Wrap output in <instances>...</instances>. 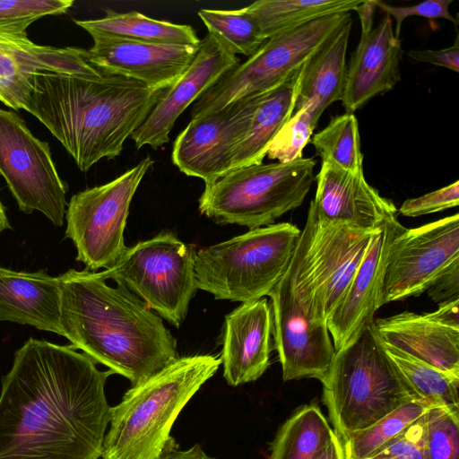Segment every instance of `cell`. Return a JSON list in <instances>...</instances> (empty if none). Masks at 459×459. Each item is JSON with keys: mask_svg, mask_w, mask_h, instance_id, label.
<instances>
[{"mask_svg": "<svg viewBox=\"0 0 459 459\" xmlns=\"http://www.w3.org/2000/svg\"><path fill=\"white\" fill-rule=\"evenodd\" d=\"M114 374L72 345L28 339L0 393V459H99Z\"/></svg>", "mask_w": 459, "mask_h": 459, "instance_id": "1", "label": "cell"}, {"mask_svg": "<svg viewBox=\"0 0 459 459\" xmlns=\"http://www.w3.org/2000/svg\"><path fill=\"white\" fill-rule=\"evenodd\" d=\"M258 94L195 118L173 143L172 161L189 177L212 184L231 171L234 150L242 140Z\"/></svg>", "mask_w": 459, "mask_h": 459, "instance_id": "15", "label": "cell"}, {"mask_svg": "<svg viewBox=\"0 0 459 459\" xmlns=\"http://www.w3.org/2000/svg\"><path fill=\"white\" fill-rule=\"evenodd\" d=\"M394 218L374 235L346 292L327 318L335 351L352 342L374 321L382 305V289L391 245L404 229Z\"/></svg>", "mask_w": 459, "mask_h": 459, "instance_id": "19", "label": "cell"}, {"mask_svg": "<svg viewBox=\"0 0 459 459\" xmlns=\"http://www.w3.org/2000/svg\"><path fill=\"white\" fill-rule=\"evenodd\" d=\"M316 125L307 107L296 110L273 138L266 156L281 163H289L302 158L303 149L310 140Z\"/></svg>", "mask_w": 459, "mask_h": 459, "instance_id": "34", "label": "cell"}, {"mask_svg": "<svg viewBox=\"0 0 459 459\" xmlns=\"http://www.w3.org/2000/svg\"><path fill=\"white\" fill-rule=\"evenodd\" d=\"M453 0H427L411 6H393L384 2L375 0L377 7L382 9L390 17L395 20L394 35L400 39L402 24L405 18L410 16H421L428 19L442 18L452 22L455 26L457 20L448 11Z\"/></svg>", "mask_w": 459, "mask_h": 459, "instance_id": "39", "label": "cell"}, {"mask_svg": "<svg viewBox=\"0 0 459 459\" xmlns=\"http://www.w3.org/2000/svg\"><path fill=\"white\" fill-rule=\"evenodd\" d=\"M381 342L386 355L419 399L434 406L459 409V376Z\"/></svg>", "mask_w": 459, "mask_h": 459, "instance_id": "30", "label": "cell"}, {"mask_svg": "<svg viewBox=\"0 0 459 459\" xmlns=\"http://www.w3.org/2000/svg\"><path fill=\"white\" fill-rule=\"evenodd\" d=\"M313 158L289 163L256 164L234 169L205 185L199 212L217 224L249 230L275 222L300 206L316 180Z\"/></svg>", "mask_w": 459, "mask_h": 459, "instance_id": "7", "label": "cell"}, {"mask_svg": "<svg viewBox=\"0 0 459 459\" xmlns=\"http://www.w3.org/2000/svg\"><path fill=\"white\" fill-rule=\"evenodd\" d=\"M160 459H215L207 455L199 445H195L188 450H173L165 454Z\"/></svg>", "mask_w": 459, "mask_h": 459, "instance_id": "44", "label": "cell"}, {"mask_svg": "<svg viewBox=\"0 0 459 459\" xmlns=\"http://www.w3.org/2000/svg\"><path fill=\"white\" fill-rule=\"evenodd\" d=\"M322 161L330 162L352 173H362L363 155L359 124L351 113L334 117L312 139Z\"/></svg>", "mask_w": 459, "mask_h": 459, "instance_id": "32", "label": "cell"}, {"mask_svg": "<svg viewBox=\"0 0 459 459\" xmlns=\"http://www.w3.org/2000/svg\"><path fill=\"white\" fill-rule=\"evenodd\" d=\"M376 8L375 0H362L357 6L355 11L358 13L360 20L361 32L369 31L373 28V17Z\"/></svg>", "mask_w": 459, "mask_h": 459, "instance_id": "43", "label": "cell"}, {"mask_svg": "<svg viewBox=\"0 0 459 459\" xmlns=\"http://www.w3.org/2000/svg\"><path fill=\"white\" fill-rule=\"evenodd\" d=\"M316 190L310 202L318 218L368 231L397 218L394 204L370 186L362 173H352L322 161L316 177Z\"/></svg>", "mask_w": 459, "mask_h": 459, "instance_id": "20", "label": "cell"}, {"mask_svg": "<svg viewBox=\"0 0 459 459\" xmlns=\"http://www.w3.org/2000/svg\"><path fill=\"white\" fill-rule=\"evenodd\" d=\"M362 0H259L246 6L265 39L334 13L355 11Z\"/></svg>", "mask_w": 459, "mask_h": 459, "instance_id": "28", "label": "cell"}, {"mask_svg": "<svg viewBox=\"0 0 459 459\" xmlns=\"http://www.w3.org/2000/svg\"><path fill=\"white\" fill-rule=\"evenodd\" d=\"M221 359L210 354L180 357L111 408L102 459H160L177 449L170 437L179 412L218 370Z\"/></svg>", "mask_w": 459, "mask_h": 459, "instance_id": "4", "label": "cell"}, {"mask_svg": "<svg viewBox=\"0 0 459 459\" xmlns=\"http://www.w3.org/2000/svg\"><path fill=\"white\" fill-rule=\"evenodd\" d=\"M239 63L213 35L201 39L195 56L183 74L161 94L143 123L130 138L136 149L145 145L157 149L167 143L178 118L230 68Z\"/></svg>", "mask_w": 459, "mask_h": 459, "instance_id": "17", "label": "cell"}, {"mask_svg": "<svg viewBox=\"0 0 459 459\" xmlns=\"http://www.w3.org/2000/svg\"><path fill=\"white\" fill-rule=\"evenodd\" d=\"M165 90L123 76L36 75L24 110L56 138L82 172L115 159Z\"/></svg>", "mask_w": 459, "mask_h": 459, "instance_id": "3", "label": "cell"}, {"mask_svg": "<svg viewBox=\"0 0 459 459\" xmlns=\"http://www.w3.org/2000/svg\"><path fill=\"white\" fill-rule=\"evenodd\" d=\"M408 56L419 63H429L431 65L443 66L455 73L459 72V43L458 37L455 44L440 50H415L408 52Z\"/></svg>", "mask_w": 459, "mask_h": 459, "instance_id": "41", "label": "cell"}, {"mask_svg": "<svg viewBox=\"0 0 459 459\" xmlns=\"http://www.w3.org/2000/svg\"><path fill=\"white\" fill-rule=\"evenodd\" d=\"M459 261V214L418 228H404L394 239L385 268L382 305L417 297Z\"/></svg>", "mask_w": 459, "mask_h": 459, "instance_id": "14", "label": "cell"}, {"mask_svg": "<svg viewBox=\"0 0 459 459\" xmlns=\"http://www.w3.org/2000/svg\"><path fill=\"white\" fill-rule=\"evenodd\" d=\"M58 277L61 335L96 363L135 386L178 358L161 317L126 288L108 285L100 272Z\"/></svg>", "mask_w": 459, "mask_h": 459, "instance_id": "2", "label": "cell"}, {"mask_svg": "<svg viewBox=\"0 0 459 459\" xmlns=\"http://www.w3.org/2000/svg\"><path fill=\"white\" fill-rule=\"evenodd\" d=\"M425 315L439 324L459 329V299L439 304L437 310Z\"/></svg>", "mask_w": 459, "mask_h": 459, "instance_id": "42", "label": "cell"}, {"mask_svg": "<svg viewBox=\"0 0 459 459\" xmlns=\"http://www.w3.org/2000/svg\"><path fill=\"white\" fill-rule=\"evenodd\" d=\"M427 413L369 459H429Z\"/></svg>", "mask_w": 459, "mask_h": 459, "instance_id": "37", "label": "cell"}, {"mask_svg": "<svg viewBox=\"0 0 459 459\" xmlns=\"http://www.w3.org/2000/svg\"><path fill=\"white\" fill-rule=\"evenodd\" d=\"M351 26L350 13L299 69L295 109L307 107L316 123L329 105L342 100Z\"/></svg>", "mask_w": 459, "mask_h": 459, "instance_id": "25", "label": "cell"}, {"mask_svg": "<svg viewBox=\"0 0 459 459\" xmlns=\"http://www.w3.org/2000/svg\"><path fill=\"white\" fill-rule=\"evenodd\" d=\"M193 246L172 232L127 247L112 267L100 272L103 279L121 284L160 316L179 327L197 290Z\"/></svg>", "mask_w": 459, "mask_h": 459, "instance_id": "8", "label": "cell"}, {"mask_svg": "<svg viewBox=\"0 0 459 459\" xmlns=\"http://www.w3.org/2000/svg\"><path fill=\"white\" fill-rule=\"evenodd\" d=\"M459 204V181L419 197L405 200L399 212L407 217H418L456 207Z\"/></svg>", "mask_w": 459, "mask_h": 459, "instance_id": "38", "label": "cell"}, {"mask_svg": "<svg viewBox=\"0 0 459 459\" xmlns=\"http://www.w3.org/2000/svg\"><path fill=\"white\" fill-rule=\"evenodd\" d=\"M60 301L58 276L0 266V321L61 335Z\"/></svg>", "mask_w": 459, "mask_h": 459, "instance_id": "23", "label": "cell"}, {"mask_svg": "<svg viewBox=\"0 0 459 459\" xmlns=\"http://www.w3.org/2000/svg\"><path fill=\"white\" fill-rule=\"evenodd\" d=\"M273 316L265 298L242 303L225 316L223 377L232 386L255 381L270 364Z\"/></svg>", "mask_w": 459, "mask_h": 459, "instance_id": "21", "label": "cell"}, {"mask_svg": "<svg viewBox=\"0 0 459 459\" xmlns=\"http://www.w3.org/2000/svg\"><path fill=\"white\" fill-rule=\"evenodd\" d=\"M373 323L383 342L459 376V329L433 321L425 314L407 311Z\"/></svg>", "mask_w": 459, "mask_h": 459, "instance_id": "24", "label": "cell"}, {"mask_svg": "<svg viewBox=\"0 0 459 459\" xmlns=\"http://www.w3.org/2000/svg\"><path fill=\"white\" fill-rule=\"evenodd\" d=\"M373 322L335 351L321 380L324 403L341 440L419 399L386 355Z\"/></svg>", "mask_w": 459, "mask_h": 459, "instance_id": "5", "label": "cell"}, {"mask_svg": "<svg viewBox=\"0 0 459 459\" xmlns=\"http://www.w3.org/2000/svg\"><path fill=\"white\" fill-rule=\"evenodd\" d=\"M377 231L329 222L308 209L295 254L314 290L317 315L325 322L346 292Z\"/></svg>", "mask_w": 459, "mask_h": 459, "instance_id": "13", "label": "cell"}, {"mask_svg": "<svg viewBox=\"0 0 459 459\" xmlns=\"http://www.w3.org/2000/svg\"><path fill=\"white\" fill-rule=\"evenodd\" d=\"M301 230L290 222L249 230L195 253L196 287L241 303L268 296L286 273Z\"/></svg>", "mask_w": 459, "mask_h": 459, "instance_id": "6", "label": "cell"}, {"mask_svg": "<svg viewBox=\"0 0 459 459\" xmlns=\"http://www.w3.org/2000/svg\"><path fill=\"white\" fill-rule=\"evenodd\" d=\"M434 406L415 399L407 402L373 425L350 434L342 441L345 459H369Z\"/></svg>", "mask_w": 459, "mask_h": 459, "instance_id": "31", "label": "cell"}, {"mask_svg": "<svg viewBox=\"0 0 459 459\" xmlns=\"http://www.w3.org/2000/svg\"><path fill=\"white\" fill-rule=\"evenodd\" d=\"M350 13L326 15L266 39L253 55L227 71L194 103L191 118L279 86L299 69Z\"/></svg>", "mask_w": 459, "mask_h": 459, "instance_id": "9", "label": "cell"}, {"mask_svg": "<svg viewBox=\"0 0 459 459\" xmlns=\"http://www.w3.org/2000/svg\"><path fill=\"white\" fill-rule=\"evenodd\" d=\"M208 30L233 54L250 56L266 40L255 20L246 8L238 10L201 9L197 13Z\"/></svg>", "mask_w": 459, "mask_h": 459, "instance_id": "33", "label": "cell"}, {"mask_svg": "<svg viewBox=\"0 0 459 459\" xmlns=\"http://www.w3.org/2000/svg\"><path fill=\"white\" fill-rule=\"evenodd\" d=\"M268 297L283 380L310 377L321 381L335 350L327 324L316 310L313 290L292 261Z\"/></svg>", "mask_w": 459, "mask_h": 459, "instance_id": "11", "label": "cell"}, {"mask_svg": "<svg viewBox=\"0 0 459 459\" xmlns=\"http://www.w3.org/2000/svg\"><path fill=\"white\" fill-rule=\"evenodd\" d=\"M427 429L429 459H459V409L433 407Z\"/></svg>", "mask_w": 459, "mask_h": 459, "instance_id": "35", "label": "cell"}, {"mask_svg": "<svg viewBox=\"0 0 459 459\" xmlns=\"http://www.w3.org/2000/svg\"><path fill=\"white\" fill-rule=\"evenodd\" d=\"M105 16L92 20H75L91 37L104 36L136 41L198 47L201 39L190 25L150 18L131 11L117 13L105 9Z\"/></svg>", "mask_w": 459, "mask_h": 459, "instance_id": "27", "label": "cell"}, {"mask_svg": "<svg viewBox=\"0 0 459 459\" xmlns=\"http://www.w3.org/2000/svg\"><path fill=\"white\" fill-rule=\"evenodd\" d=\"M153 160L145 157L104 185L73 195L68 203L65 238L76 248V261L97 272L115 265L127 249L124 231L133 200Z\"/></svg>", "mask_w": 459, "mask_h": 459, "instance_id": "10", "label": "cell"}, {"mask_svg": "<svg viewBox=\"0 0 459 459\" xmlns=\"http://www.w3.org/2000/svg\"><path fill=\"white\" fill-rule=\"evenodd\" d=\"M88 61L101 74L138 81L155 90L170 87L187 69L198 47L163 45L104 36L91 37Z\"/></svg>", "mask_w": 459, "mask_h": 459, "instance_id": "18", "label": "cell"}, {"mask_svg": "<svg viewBox=\"0 0 459 459\" xmlns=\"http://www.w3.org/2000/svg\"><path fill=\"white\" fill-rule=\"evenodd\" d=\"M334 434L317 405H304L279 429L270 459H317Z\"/></svg>", "mask_w": 459, "mask_h": 459, "instance_id": "29", "label": "cell"}, {"mask_svg": "<svg viewBox=\"0 0 459 459\" xmlns=\"http://www.w3.org/2000/svg\"><path fill=\"white\" fill-rule=\"evenodd\" d=\"M437 305L459 299V261L449 265L426 290Z\"/></svg>", "mask_w": 459, "mask_h": 459, "instance_id": "40", "label": "cell"}, {"mask_svg": "<svg viewBox=\"0 0 459 459\" xmlns=\"http://www.w3.org/2000/svg\"><path fill=\"white\" fill-rule=\"evenodd\" d=\"M0 175L22 212L38 211L54 226H63L68 186L48 143L36 137L18 114L1 108Z\"/></svg>", "mask_w": 459, "mask_h": 459, "instance_id": "12", "label": "cell"}, {"mask_svg": "<svg viewBox=\"0 0 459 459\" xmlns=\"http://www.w3.org/2000/svg\"><path fill=\"white\" fill-rule=\"evenodd\" d=\"M400 39L394 32L388 14L360 40L346 70L342 103L346 113L353 114L373 97L389 91L401 80Z\"/></svg>", "mask_w": 459, "mask_h": 459, "instance_id": "22", "label": "cell"}, {"mask_svg": "<svg viewBox=\"0 0 459 459\" xmlns=\"http://www.w3.org/2000/svg\"><path fill=\"white\" fill-rule=\"evenodd\" d=\"M73 0H0V28L26 31L39 19L66 13Z\"/></svg>", "mask_w": 459, "mask_h": 459, "instance_id": "36", "label": "cell"}, {"mask_svg": "<svg viewBox=\"0 0 459 459\" xmlns=\"http://www.w3.org/2000/svg\"><path fill=\"white\" fill-rule=\"evenodd\" d=\"M317 459H345L342 444L334 434Z\"/></svg>", "mask_w": 459, "mask_h": 459, "instance_id": "45", "label": "cell"}, {"mask_svg": "<svg viewBox=\"0 0 459 459\" xmlns=\"http://www.w3.org/2000/svg\"><path fill=\"white\" fill-rule=\"evenodd\" d=\"M298 72L279 86L258 94L246 133L234 150L231 171L263 162L273 138L294 112Z\"/></svg>", "mask_w": 459, "mask_h": 459, "instance_id": "26", "label": "cell"}, {"mask_svg": "<svg viewBox=\"0 0 459 459\" xmlns=\"http://www.w3.org/2000/svg\"><path fill=\"white\" fill-rule=\"evenodd\" d=\"M11 224L6 215L5 208L0 201V234L5 230H11Z\"/></svg>", "mask_w": 459, "mask_h": 459, "instance_id": "46", "label": "cell"}, {"mask_svg": "<svg viewBox=\"0 0 459 459\" xmlns=\"http://www.w3.org/2000/svg\"><path fill=\"white\" fill-rule=\"evenodd\" d=\"M42 73L103 75L88 61L86 49L41 46L27 31L0 28V101L14 110L24 109L36 75Z\"/></svg>", "mask_w": 459, "mask_h": 459, "instance_id": "16", "label": "cell"}]
</instances>
